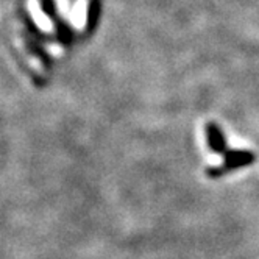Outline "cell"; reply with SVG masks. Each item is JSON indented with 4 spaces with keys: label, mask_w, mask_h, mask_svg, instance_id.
Instances as JSON below:
<instances>
[{
    "label": "cell",
    "mask_w": 259,
    "mask_h": 259,
    "mask_svg": "<svg viewBox=\"0 0 259 259\" xmlns=\"http://www.w3.org/2000/svg\"><path fill=\"white\" fill-rule=\"evenodd\" d=\"M27 8H28L30 13H31V19L34 21V24L38 25V28H39L41 31L50 33V31L53 30L50 19L46 16V13L41 10V7H39V4H38V0H28V2H27Z\"/></svg>",
    "instance_id": "cell-1"
}]
</instances>
